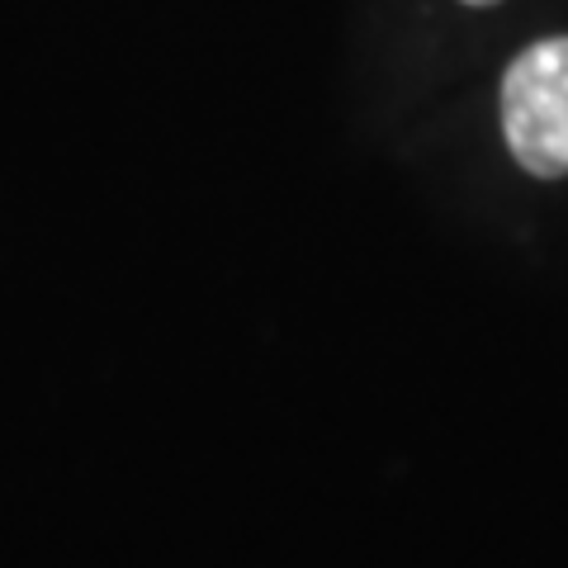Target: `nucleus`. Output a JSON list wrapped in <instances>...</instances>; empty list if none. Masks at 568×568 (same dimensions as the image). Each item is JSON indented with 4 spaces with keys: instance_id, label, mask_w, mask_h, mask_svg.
Here are the masks:
<instances>
[{
    "instance_id": "obj_1",
    "label": "nucleus",
    "mask_w": 568,
    "mask_h": 568,
    "mask_svg": "<svg viewBox=\"0 0 568 568\" xmlns=\"http://www.w3.org/2000/svg\"><path fill=\"white\" fill-rule=\"evenodd\" d=\"M507 148L530 175H568V39L530 43L503 77Z\"/></svg>"
},
{
    "instance_id": "obj_2",
    "label": "nucleus",
    "mask_w": 568,
    "mask_h": 568,
    "mask_svg": "<svg viewBox=\"0 0 568 568\" xmlns=\"http://www.w3.org/2000/svg\"><path fill=\"white\" fill-rule=\"evenodd\" d=\"M465 6H497V0H465Z\"/></svg>"
}]
</instances>
